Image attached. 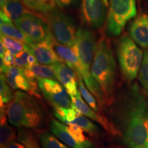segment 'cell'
I'll use <instances>...</instances> for the list:
<instances>
[{
  "instance_id": "obj_1",
  "label": "cell",
  "mask_w": 148,
  "mask_h": 148,
  "mask_svg": "<svg viewBox=\"0 0 148 148\" xmlns=\"http://www.w3.org/2000/svg\"><path fill=\"white\" fill-rule=\"evenodd\" d=\"M123 141L128 148H145L148 142V105L137 84L133 85L121 113Z\"/></svg>"
},
{
  "instance_id": "obj_2",
  "label": "cell",
  "mask_w": 148,
  "mask_h": 148,
  "mask_svg": "<svg viewBox=\"0 0 148 148\" xmlns=\"http://www.w3.org/2000/svg\"><path fill=\"white\" fill-rule=\"evenodd\" d=\"M90 73L100 86L106 99L110 97L115 84L116 64L106 38H100L97 42Z\"/></svg>"
},
{
  "instance_id": "obj_3",
  "label": "cell",
  "mask_w": 148,
  "mask_h": 148,
  "mask_svg": "<svg viewBox=\"0 0 148 148\" xmlns=\"http://www.w3.org/2000/svg\"><path fill=\"white\" fill-rule=\"evenodd\" d=\"M7 116L10 124L17 127L35 128L42 121L39 106L29 94L16 91L7 107Z\"/></svg>"
},
{
  "instance_id": "obj_4",
  "label": "cell",
  "mask_w": 148,
  "mask_h": 148,
  "mask_svg": "<svg viewBox=\"0 0 148 148\" xmlns=\"http://www.w3.org/2000/svg\"><path fill=\"white\" fill-rule=\"evenodd\" d=\"M117 57L123 76L132 82L137 76L143 60V53L131 37L123 35L117 44Z\"/></svg>"
},
{
  "instance_id": "obj_5",
  "label": "cell",
  "mask_w": 148,
  "mask_h": 148,
  "mask_svg": "<svg viewBox=\"0 0 148 148\" xmlns=\"http://www.w3.org/2000/svg\"><path fill=\"white\" fill-rule=\"evenodd\" d=\"M136 0H110L106 18V31L111 36H119L126 23L136 15Z\"/></svg>"
},
{
  "instance_id": "obj_6",
  "label": "cell",
  "mask_w": 148,
  "mask_h": 148,
  "mask_svg": "<svg viewBox=\"0 0 148 148\" xmlns=\"http://www.w3.org/2000/svg\"><path fill=\"white\" fill-rule=\"evenodd\" d=\"M47 21L56 41L67 47L75 46L77 29L73 18L55 8L47 13Z\"/></svg>"
},
{
  "instance_id": "obj_7",
  "label": "cell",
  "mask_w": 148,
  "mask_h": 148,
  "mask_svg": "<svg viewBox=\"0 0 148 148\" xmlns=\"http://www.w3.org/2000/svg\"><path fill=\"white\" fill-rule=\"evenodd\" d=\"M15 25L28 40V44L46 40H55L48 22L29 12L14 22Z\"/></svg>"
},
{
  "instance_id": "obj_8",
  "label": "cell",
  "mask_w": 148,
  "mask_h": 148,
  "mask_svg": "<svg viewBox=\"0 0 148 148\" xmlns=\"http://www.w3.org/2000/svg\"><path fill=\"white\" fill-rule=\"evenodd\" d=\"M38 86L46 99L53 106L71 108V97L63 85L53 79L36 77Z\"/></svg>"
},
{
  "instance_id": "obj_9",
  "label": "cell",
  "mask_w": 148,
  "mask_h": 148,
  "mask_svg": "<svg viewBox=\"0 0 148 148\" xmlns=\"http://www.w3.org/2000/svg\"><path fill=\"white\" fill-rule=\"evenodd\" d=\"M95 36L87 29L79 27L77 29L74 46L79 60L84 69L90 72L97 48Z\"/></svg>"
},
{
  "instance_id": "obj_10",
  "label": "cell",
  "mask_w": 148,
  "mask_h": 148,
  "mask_svg": "<svg viewBox=\"0 0 148 148\" xmlns=\"http://www.w3.org/2000/svg\"><path fill=\"white\" fill-rule=\"evenodd\" d=\"M1 73L4 74L7 82L12 89H19L27 92L30 95L40 97L37 84L34 79H28L24 73V70L17 66L1 65Z\"/></svg>"
},
{
  "instance_id": "obj_11",
  "label": "cell",
  "mask_w": 148,
  "mask_h": 148,
  "mask_svg": "<svg viewBox=\"0 0 148 148\" xmlns=\"http://www.w3.org/2000/svg\"><path fill=\"white\" fill-rule=\"evenodd\" d=\"M108 0H81V16L86 25L99 29L106 18Z\"/></svg>"
},
{
  "instance_id": "obj_12",
  "label": "cell",
  "mask_w": 148,
  "mask_h": 148,
  "mask_svg": "<svg viewBox=\"0 0 148 148\" xmlns=\"http://www.w3.org/2000/svg\"><path fill=\"white\" fill-rule=\"evenodd\" d=\"M55 41V40H46L36 43L25 44V45L32 54L34 56L38 62L45 65H52L62 61L53 47Z\"/></svg>"
},
{
  "instance_id": "obj_13",
  "label": "cell",
  "mask_w": 148,
  "mask_h": 148,
  "mask_svg": "<svg viewBox=\"0 0 148 148\" xmlns=\"http://www.w3.org/2000/svg\"><path fill=\"white\" fill-rule=\"evenodd\" d=\"M70 97H71L72 101V106L77 108L82 114H84L85 116L90 118V119L97 122L106 130L107 132L110 133L111 134L116 135L117 133H119L114 125L105 116H101L99 112L92 110L87 103L84 102L82 98V95L81 93H79V92H78L76 95L71 96Z\"/></svg>"
},
{
  "instance_id": "obj_14",
  "label": "cell",
  "mask_w": 148,
  "mask_h": 148,
  "mask_svg": "<svg viewBox=\"0 0 148 148\" xmlns=\"http://www.w3.org/2000/svg\"><path fill=\"white\" fill-rule=\"evenodd\" d=\"M52 66L56 73L57 79L63 85L70 97L76 95L78 93V77L75 75L76 73H75V71L62 61L56 62Z\"/></svg>"
},
{
  "instance_id": "obj_15",
  "label": "cell",
  "mask_w": 148,
  "mask_h": 148,
  "mask_svg": "<svg viewBox=\"0 0 148 148\" xmlns=\"http://www.w3.org/2000/svg\"><path fill=\"white\" fill-rule=\"evenodd\" d=\"M131 38L143 49L148 48V14H141L131 23L129 27Z\"/></svg>"
},
{
  "instance_id": "obj_16",
  "label": "cell",
  "mask_w": 148,
  "mask_h": 148,
  "mask_svg": "<svg viewBox=\"0 0 148 148\" xmlns=\"http://www.w3.org/2000/svg\"><path fill=\"white\" fill-rule=\"evenodd\" d=\"M50 129L53 134L60 140L64 142L66 145L71 148H92L93 147L88 146L81 143L70 134L66 125L62 124L56 120H51Z\"/></svg>"
},
{
  "instance_id": "obj_17",
  "label": "cell",
  "mask_w": 148,
  "mask_h": 148,
  "mask_svg": "<svg viewBox=\"0 0 148 148\" xmlns=\"http://www.w3.org/2000/svg\"><path fill=\"white\" fill-rule=\"evenodd\" d=\"M0 19H1V24H0L1 34L18 40L25 44H28V40L26 36L16 25H14L12 20L1 10L0 12Z\"/></svg>"
},
{
  "instance_id": "obj_18",
  "label": "cell",
  "mask_w": 148,
  "mask_h": 148,
  "mask_svg": "<svg viewBox=\"0 0 148 148\" xmlns=\"http://www.w3.org/2000/svg\"><path fill=\"white\" fill-rule=\"evenodd\" d=\"M1 106V127H0V144L1 148L8 145L10 142L14 141L16 138L15 130L7 123V108H5L4 103H0Z\"/></svg>"
},
{
  "instance_id": "obj_19",
  "label": "cell",
  "mask_w": 148,
  "mask_h": 148,
  "mask_svg": "<svg viewBox=\"0 0 148 148\" xmlns=\"http://www.w3.org/2000/svg\"><path fill=\"white\" fill-rule=\"evenodd\" d=\"M24 73L28 79H34L36 77H42L48 79H57L54 68L53 66L40 65L38 63L34 64L27 69H23Z\"/></svg>"
},
{
  "instance_id": "obj_20",
  "label": "cell",
  "mask_w": 148,
  "mask_h": 148,
  "mask_svg": "<svg viewBox=\"0 0 148 148\" xmlns=\"http://www.w3.org/2000/svg\"><path fill=\"white\" fill-rule=\"evenodd\" d=\"M1 11L14 22L29 12L24 7L20 0H9L1 8Z\"/></svg>"
},
{
  "instance_id": "obj_21",
  "label": "cell",
  "mask_w": 148,
  "mask_h": 148,
  "mask_svg": "<svg viewBox=\"0 0 148 148\" xmlns=\"http://www.w3.org/2000/svg\"><path fill=\"white\" fill-rule=\"evenodd\" d=\"M27 8L36 12L48 13L55 9V0H23Z\"/></svg>"
},
{
  "instance_id": "obj_22",
  "label": "cell",
  "mask_w": 148,
  "mask_h": 148,
  "mask_svg": "<svg viewBox=\"0 0 148 148\" xmlns=\"http://www.w3.org/2000/svg\"><path fill=\"white\" fill-rule=\"evenodd\" d=\"M54 107V115L63 123L66 124L71 123L77 116L81 115L79 111L72 106L71 108H64V107L53 106Z\"/></svg>"
},
{
  "instance_id": "obj_23",
  "label": "cell",
  "mask_w": 148,
  "mask_h": 148,
  "mask_svg": "<svg viewBox=\"0 0 148 148\" xmlns=\"http://www.w3.org/2000/svg\"><path fill=\"white\" fill-rule=\"evenodd\" d=\"M1 42L6 49L10 51V52L14 56L25 49V44H23L24 42L3 34H1Z\"/></svg>"
},
{
  "instance_id": "obj_24",
  "label": "cell",
  "mask_w": 148,
  "mask_h": 148,
  "mask_svg": "<svg viewBox=\"0 0 148 148\" xmlns=\"http://www.w3.org/2000/svg\"><path fill=\"white\" fill-rule=\"evenodd\" d=\"M78 77V86L79 90L80 92L81 95H82L83 99H84L86 103L91 108L92 110H95L96 112H99V108H98L97 103L96 102L95 98L94 95L90 92L87 88L85 86L83 82V79L82 77Z\"/></svg>"
},
{
  "instance_id": "obj_25",
  "label": "cell",
  "mask_w": 148,
  "mask_h": 148,
  "mask_svg": "<svg viewBox=\"0 0 148 148\" xmlns=\"http://www.w3.org/2000/svg\"><path fill=\"white\" fill-rule=\"evenodd\" d=\"M10 87V86L7 82L5 75L1 73V77H0V102L6 104L12 100L14 94L12 93Z\"/></svg>"
},
{
  "instance_id": "obj_26",
  "label": "cell",
  "mask_w": 148,
  "mask_h": 148,
  "mask_svg": "<svg viewBox=\"0 0 148 148\" xmlns=\"http://www.w3.org/2000/svg\"><path fill=\"white\" fill-rule=\"evenodd\" d=\"M140 84L145 91L148 93V50L145 49L143 51V60L142 62L138 74Z\"/></svg>"
},
{
  "instance_id": "obj_27",
  "label": "cell",
  "mask_w": 148,
  "mask_h": 148,
  "mask_svg": "<svg viewBox=\"0 0 148 148\" xmlns=\"http://www.w3.org/2000/svg\"><path fill=\"white\" fill-rule=\"evenodd\" d=\"M69 123L77 125L86 132L90 133L92 134H96L98 131V127L97 125L86 117L82 116V114L77 116L73 121Z\"/></svg>"
},
{
  "instance_id": "obj_28",
  "label": "cell",
  "mask_w": 148,
  "mask_h": 148,
  "mask_svg": "<svg viewBox=\"0 0 148 148\" xmlns=\"http://www.w3.org/2000/svg\"><path fill=\"white\" fill-rule=\"evenodd\" d=\"M40 143L42 148H69L60 143L54 136L49 133H45L40 136Z\"/></svg>"
},
{
  "instance_id": "obj_29",
  "label": "cell",
  "mask_w": 148,
  "mask_h": 148,
  "mask_svg": "<svg viewBox=\"0 0 148 148\" xmlns=\"http://www.w3.org/2000/svg\"><path fill=\"white\" fill-rule=\"evenodd\" d=\"M66 126L68 127V130H69L70 134H71L77 140H78V141L80 142L81 143L84 144V145H86L93 147L91 142H90V140H88V138L85 136L84 132H83V130H84L82 128H81V127L78 126L77 125L71 124V123H68Z\"/></svg>"
},
{
  "instance_id": "obj_30",
  "label": "cell",
  "mask_w": 148,
  "mask_h": 148,
  "mask_svg": "<svg viewBox=\"0 0 148 148\" xmlns=\"http://www.w3.org/2000/svg\"><path fill=\"white\" fill-rule=\"evenodd\" d=\"M32 53L29 51L26 45H25V49L17 53L15 56L14 60V66L22 69H27L29 67V59Z\"/></svg>"
},
{
  "instance_id": "obj_31",
  "label": "cell",
  "mask_w": 148,
  "mask_h": 148,
  "mask_svg": "<svg viewBox=\"0 0 148 148\" xmlns=\"http://www.w3.org/2000/svg\"><path fill=\"white\" fill-rule=\"evenodd\" d=\"M18 139L25 145V148H39L34 136L26 131H20L18 132Z\"/></svg>"
},
{
  "instance_id": "obj_32",
  "label": "cell",
  "mask_w": 148,
  "mask_h": 148,
  "mask_svg": "<svg viewBox=\"0 0 148 148\" xmlns=\"http://www.w3.org/2000/svg\"><path fill=\"white\" fill-rule=\"evenodd\" d=\"M14 60H15V56L12 54L8 49H6L3 56L1 57V65L5 66H14Z\"/></svg>"
},
{
  "instance_id": "obj_33",
  "label": "cell",
  "mask_w": 148,
  "mask_h": 148,
  "mask_svg": "<svg viewBox=\"0 0 148 148\" xmlns=\"http://www.w3.org/2000/svg\"><path fill=\"white\" fill-rule=\"evenodd\" d=\"M56 3L60 8H66L73 4L75 0H55Z\"/></svg>"
},
{
  "instance_id": "obj_34",
  "label": "cell",
  "mask_w": 148,
  "mask_h": 148,
  "mask_svg": "<svg viewBox=\"0 0 148 148\" xmlns=\"http://www.w3.org/2000/svg\"><path fill=\"white\" fill-rule=\"evenodd\" d=\"M3 148H25V147L22 144L16 143L14 140V141L9 143L8 145L4 146Z\"/></svg>"
},
{
  "instance_id": "obj_35",
  "label": "cell",
  "mask_w": 148,
  "mask_h": 148,
  "mask_svg": "<svg viewBox=\"0 0 148 148\" xmlns=\"http://www.w3.org/2000/svg\"><path fill=\"white\" fill-rule=\"evenodd\" d=\"M0 53H1V57H2L3 56V55L4 54V53H5V50H6V48L5 47V46L3 45V44L2 43V42H0Z\"/></svg>"
},
{
  "instance_id": "obj_36",
  "label": "cell",
  "mask_w": 148,
  "mask_h": 148,
  "mask_svg": "<svg viewBox=\"0 0 148 148\" xmlns=\"http://www.w3.org/2000/svg\"><path fill=\"white\" fill-rule=\"evenodd\" d=\"M9 1V0H0V3H1V8H2L4 5L6 4L7 2Z\"/></svg>"
},
{
  "instance_id": "obj_37",
  "label": "cell",
  "mask_w": 148,
  "mask_h": 148,
  "mask_svg": "<svg viewBox=\"0 0 148 148\" xmlns=\"http://www.w3.org/2000/svg\"><path fill=\"white\" fill-rule=\"evenodd\" d=\"M145 148H148V142L147 143V144H146V147Z\"/></svg>"
},
{
  "instance_id": "obj_38",
  "label": "cell",
  "mask_w": 148,
  "mask_h": 148,
  "mask_svg": "<svg viewBox=\"0 0 148 148\" xmlns=\"http://www.w3.org/2000/svg\"><path fill=\"white\" fill-rule=\"evenodd\" d=\"M147 1H148V0H147Z\"/></svg>"
}]
</instances>
